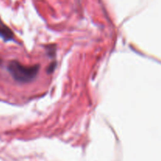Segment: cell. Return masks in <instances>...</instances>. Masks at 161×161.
Here are the masks:
<instances>
[{
    "instance_id": "1",
    "label": "cell",
    "mask_w": 161,
    "mask_h": 161,
    "mask_svg": "<svg viewBox=\"0 0 161 161\" xmlns=\"http://www.w3.org/2000/svg\"><path fill=\"white\" fill-rule=\"evenodd\" d=\"M7 69L13 78L19 83H26L32 81L39 72V65L25 66L17 61H12L8 64Z\"/></svg>"
},
{
    "instance_id": "2",
    "label": "cell",
    "mask_w": 161,
    "mask_h": 161,
    "mask_svg": "<svg viewBox=\"0 0 161 161\" xmlns=\"http://www.w3.org/2000/svg\"><path fill=\"white\" fill-rule=\"evenodd\" d=\"M0 37L3 38L5 41H11L14 39V35L12 30L8 28L0 18Z\"/></svg>"
},
{
    "instance_id": "3",
    "label": "cell",
    "mask_w": 161,
    "mask_h": 161,
    "mask_svg": "<svg viewBox=\"0 0 161 161\" xmlns=\"http://www.w3.org/2000/svg\"><path fill=\"white\" fill-rule=\"evenodd\" d=\"M0 63H1V59H0Z\"/></svg>"
}]
</instances>
